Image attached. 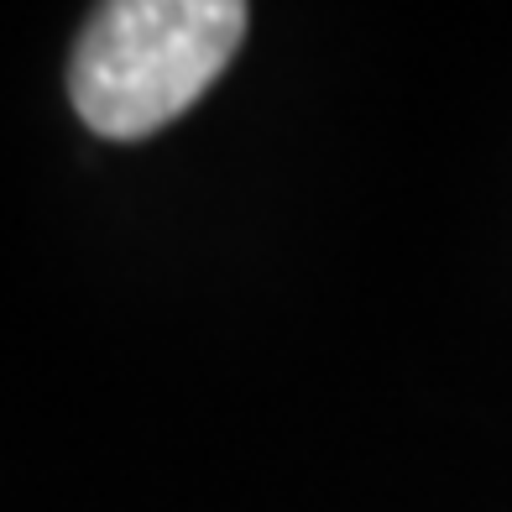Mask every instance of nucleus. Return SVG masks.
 <instances>
[{"label":"nucleus","mask_w":512,"mask_h":512,"mask_svg":"<svg viewBox=\"0 0 512 512\" xmlns=\"http://www.w3.org/2000/svg\"><path fill=\"white\" fill-rule=\"evenodd\" d=\"M241 0H115L89 16L68 63L79 121L110 142H142L178 121L225 74L246 37Z\"/></svg>","instance_id":"obj_1"}]
</instances>
